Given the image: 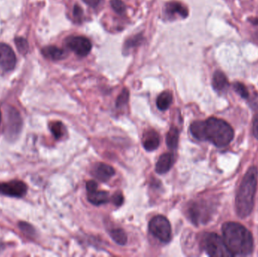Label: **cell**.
Masks as SVG:
<instances>
[{
    "label": "cell",
    "mask_w": 258,
    "mask_h": 257,
    "mask_svg": "<svg viewBox=\"0 0 258 257\" xmlns=\"http://www.w3.org/2000/svg\"><path fill=\"white\" fill-rule=\"evenodd\" d=\"M189 130L197 140H208L218 147H224L230 144L234 136L232 127L225 121L218 118L196 121L191 124Z\"/></svg>",
    "instance_id": "obj_1"
},
{
    "label": "cell",
    "mask_w": 258,
    "mask_h": 257,
    "mask_svg": "<svg viewBox=\"0 0 258 257\" xmlns=\"http://www.w3.org/2000/svg\"><path fill=\"white\" fill-rule=\"evenodd\" d=\"M222 232L223 239L233 256H247L252 253L254 240L245 226L228 222L223 225Z\"/></svg>",
    "instance_id": "obj_2"
},
{
    "label": "cell",
    "mask_w": 258,
    "mask_h": 257,
    "mask_svg": "<svg viewBox=\"0 0 258 257\" xmlns=\"http://www.w3.org/2000/svg\"><path fill=\"white\" fill-rule=\"evenodd\" d=\"M257 184V169L253 166L247 170L236 195V212L241 218L248 217L252 212Z\"/></svg>",
    "instance_id": "obj_3"
},
{
    "label": "cell",
    "mask_w": 258,
    "mask_h": 257,
    "mask_svg": "<svg viewBox=\"0 0 258 257\" xmlns=\"http://www.w3.org/2000/svg\"><path fill=\"white\" fill-rule=\"evenodd\" d=\"M203 249L209 256L212 257L233 256L231 252L227 248L224 239L217 234L208 233L204 235L203 239Z\"/></svg>",
    "instance_id": "obj_4"
},
{
    "label": "cell",
    "mask_w": 258,
    "mask_h": 257,
    "mask_svg": "<svg viewBox=\"0 0 258 257\" xmlns=\"http://www.w3.org/2000/svg\"><path fill=\"white\" fill-rule=\"evenodd\" d=\"M150 233L163 243H168L171 239V226L168 219L164 216L153 217L149 223Z\"/></svg>",
    "instance_id": "obj_5"
},
{
    "label": "cell",
    "mask_w": 258,
    "mask_h": 257,
    "mask_svg": "<svg viewBox=\"0 0 258 257\" xmlns=\"http://www.w3.org/2000/svg\"><path fill=\"white\" fill-rule=\"evenodd\" d=\"M23 121L18 110L14 107H9L6 111L5 134L9 140H14L19 136L22 129Z\"/></svg>",
    "instance_id": "obj_6"
},
{
    "label": "cell",
    "mask_w": 258,
    "mask_h": 257,
    "mask_svg": "<svg viewBox=\"0 0 258 257\" xmlns=\"http://www.w3.org/2000/svg\"><path fill=\"white\" fill-rule=\"evenodd\" d=\"M66 45L71 51L80 57H86L90 53L92 45L85 36H70L66 39Z\"/></svg>",
    "instance_id": "obj_7"
},
{
    "label": "cell",
    "mask_w": 258,
    "mask_h": 257,
    "mask_svg": "<svg viewBox=\"0 0 258 257\" xmlns=\"http://www.w3.org/2000/svg\"><path fill=\"white\" fill-rule=\"evenodd\" d=\"M27 187L21 181H12L0 184V195L9 197L22 198L27 194Z\"/></svg>",
    "instance_id": "obj_8"
},
{
    "label": "cell",
    "mask_w": 258,
    "mask_h": 257,
    "mask_svg": "<svg viewBox=\"0 0 258 257\" xmlns=\"http://www.w3.org/2000/svg\"><path fill=\"white\" fill-rule=\"evenodd\" d=\"M16 56L12 48L5 43H0V69L11 71L16 65Z\"/></svg>",
    "instance_id": "obj_9"
},
{
    "label": "cell",
    "mask_w": 258,
    "mask_h": 257,
    "mask_svg": "<svg viewBox=\"0 0 258 257\" xmlns=\"http://www.w3.org/2000/svg\"><path fill=\"white\" fill-rule=\"evenodd\" d=\"M143 146L146 150L151 152L156 150L160 144L159 134L155 131H147L144 133L142 139Z\"/></svg>",
    "instance_id": "obj_10"
},
{
    "label": "cell",
    "mask_w": 258,
    "mask_h": 257,
    "mask_svg": "<svg viewBox=\"0 0 258 257\" xmlns=\"http://www.w3.org/2000/svg\"><path fill=\"white\" fill-rule=\"evenodd\" d=\"M174 163V155L172 153L167 152L162 154L159 157L156 164V172L159 175H163L169 172Z\"/></svg>",
    "instance_id": "obj_11"
},
{
    "label": "cell",
    "mask_w": 258,
    "mask_h": 257,
    "mask_svg": "<svg viewBox=\"0 0 258 257\" xmlns=\"http://www.w3.org/2000/svg\"><path fill=\"white\" fill-rule=\"evenodd\" d=\"M94 175L102 182H107L115 175V170L113 167L104 163H99L95 167Z\"/></svg>",
    "instance_id": "obj_12"
},
{
    "label": "cell",
    "mask_w": 258,
    "mask_h": 257,
    "mask_svg": "<svg viewBox=\"0 0 258 257\" xmlns=\"http://www.w3.org/2000/svg\"><path fill=\"white\" fill-rule=\"evenodd\" d=\"M165 12H166L167 15H169L170 17L178 15L179 16L183 18H186L188 16V14H189L186 6H183L178 2L175 1L167 3L166 6H165Z\"/></svg>",
    "instance_id": "obj_13"
},
{
    "label": "cell",
    "mask_w": 258,
    "mask_h": 257,
    "mask_svg": "<svg viewBox=\"0 0 258 257\" xmlns=\"http://www.w3.org/2000/svg\"><path fill=\"white\" fill-rule=\"evenodd\" d=\"M42 53L44 57L49 60H60L65 58L67 54L66 51L62 48L54 46V45H49V46L44 47L42 49Z\"/></svg>",
    "instance_id": "obj_14"
},
{
    "label": "cell",
    "mask_w": 258,
    "mask_h": 257,
    "mask_svg": "<svg viewBox=\"0 0 258 257\" xmlns=\"http://www.w3.org/2000/svg\"><path fill=\"white\" fill-rule=\"evenodd\" d=\"M88 200L95 205H101L107 203L110 201V194L106 191L89 192L88 193Z\"/></svg>",
    "instance_id": "obj_15"
},
{
    "label": "cell",
    "mask_w": 258,
    "mask_h": 257,
    "mask_svg": "<svg viewBox=\"0 0 258 257\" xmlns=\"http://www.w3.org/2000/svg\"><path fill=\"white\" fill-rule=\"evenodd\" d=\"M228 85V81L225 74L221 71H216L214 74L212 79V86L217 92L224 90Z\"/></svg>",
    "instance_id": "obj_16"
},
{
    "label": "cell",
    "mask_w": 258,
    "mask_h": 257,
    "mask_svg": "<svg viewBox=\"0 0 258 257\" xmlns=\"http://www.w3.org/2000/svg\"><path fill=\"white\" fill-rule=\"evenodd\" d=\"M172 94L170 92H164L158 97L156 100V105L161 111H165L169 108L170 106L172 104Z\"/></svg>",
    "instance_id": "obj_17"
},
{
    "label": "cell",
    "mask_w": 258,
    "mask_h": 257,
    "mask_svg": "<svg viewBox=\"0 0 258 257\" xmlns=\"http://www.w3.org/2000/svg\"><path fill=\"white\" fill-rule=\"evenodd\" d=\"M179 131L177 127L171 126L166 135L167 146L170 149H175L178 146Z\"/></svg>",
    "instance_id": "obj_18"
},
{
    "label": "cell",
    "mask_w": 258,
    "mask_h": 257,
    "mask_svg": "<svg viewBox=\"0 0 258 257\" xmlns=\"http://www.w3.org/2000/svg\"><path fill=\"white\" fill-rule=\"evenodd\" d=\"M110 236L119 245H125L128 241V236L125 231L121 229H113L110 232Z\"/></svg>",
    "instance_id": "obj_19"
},
{
    "label": "cell",
    "mask_w": 258,
    "mask_h": 257,
    "mask_svg": "<svg viewBox=\"0 0 258 257\" xmlns=\"http://www.w3.org/2000/svg\"><path fill=\"white\" fill-rule=\"evenodd\" d=\"M15 43L20 54H22V55H26L28 53L29 44L27 39L23 37H16L15 39Z\"/></svg>",
    "instance_id": "obj_20"
},
{
    "label": "cell",
    "mask_w": 258,
    "mask_h": 257,
    "mask_svg": "<svg viewBox=\"0 0 258 257\" xmlns=\"http://www.w3.org/2000/svg\"><path fill=\"white\" fill-rule=\"evenodd\" d=\"M110 6L118 15H123L126 12V6L122 0H110Z\"/></svg>",
    "instance_id": "obj_21"
},
{
    "label": "cell",
    "mask_w": 258,
    "mask_h": 257,
    "mask_svg": "<svg viewBox=\"0 0 258 257\" xmlns=\"http://www.w3.org/2000/svg\"><path fill=\"white\" fill-rule=\"evenodd\" d=\"M50 129L56 139H60L63 135V125L61 122H52L50 125Z\"/></svg>",
    "instance_id": "obj_22"
},
{
    "label": "cell",
    "mask_w": 258,
    "mask_h": 257,
    "mask_svg": "<svg viewBox=\"0 0 258 257\" xmlns=\"http://www.w3.org/2000/svg\"><path fill=\"white\" fill-rule=\"evenodd\" d=\"M142 39L143 37L141 35H138V36L130 38V39H128V40L125 42L124 49L129 50L131 49V48L138 46V45L142 42Z\"/></svg>",
    "instance_id": "obj_23"
},
{
    "label": "cell",
    "mask_w": 258,
    "mask_h": 257,
    "mask_svg": "<svg viewBox=\"0 0 258 257\" xmlns=\"http://www.w3.org/2000/svg\"><path fill=\"white\" fill-rule=\"evenodd\" d=\"M129 92L128 89H124L121 92L120 95L116 100V105L117 107H121L126 104L128 102Z\"/></svg>",
    "instance_id": "obj_24"
},
{
    "label": "cell",
    "mask_w": 258,
    "mask_h": 257,
    "mask_svg": "<svg viewBox=\"0 0 258 257\" xmlns=\"http://www.w3.org/2000/svg\"><path fill=\"white\" fill-rule=\"evenodd\" d=\"M233 89L236 91V93L239 94L242 98H248L249 96L248 89H246L245 85L242 83L236 82L233 84Z\"/></svg>",
    "instance_id": "obj_25"
},
{
    "label": "cell",
    "mask_w": 258,
    "mask_h": 257,
    "mask_svg": "<svg viewBox=\"0 0 258 257\" xmlns=\"http://www.w3.org/2000/svg\"><path fill=\"white\" fill-rule=\"evenodd\" d=\"M19 227L23 232H24L25 234H27V235H32L34 233V229H33V228L32 227L30 224H28V223H24V222L20 223Z\"/></svg>",
    "instance_id": "obj_26"
},
{
    "label": "cell",
    "mask_w": 258,
    "mask_h": 257,
    "mask_svg": "<svg viewBox=\"0 0 258 257\" xmlns=\"http://www.w3.org/2000/svg\"><path fill=\"white\" fill-rule=\"evenodd\" d=\"M112 202L116 206H120L124 202V197L122 193H116L112 196Z\"/></svg>",
    "instance_id": "obj_27"
},
{
    "label": "cell",
    "mask_w": 258,
    "mask_h": 257,
    "mask_svg": "<svg viewBox=\"0 0 258 257\" xmlns=\"http://www.w3.org/2000/svg\"><path fill=\"white\" fill-rule=\"evenodd\" d=\"M74 15L77 20H81L83 15V9L79 5H75L74 8Z\"/></svg>",
    "instance_id": "obj_28"
},
{
    "label": "cell",
    "mask_w": 258,
    "mask_h": 257,
    "mask_svg": "<svg viewBox=\"0 0 258 257\" xmlns=\"http://www.w3.org/2000/svg\"><path fill=\"white\" fill-rule=\"evenodd\" d=\"M86 190L88 193L98 190V184L94 181H88L86 184Z\"/></svg>",
    "instance_id": "obj_29"
},
{
    "label": "cell",
    "mask_w": 258,
    "mask_h": 257,
    "mask_svg": "<svg viewBox=\"0 0 258 257\" xmlns=\"http://www.w3.org/2000/svg\"><path fill=\"white\" fill-rule=\"evenodd\" d=\"M253 132L258 140V113L254 117V122H253Z\"/></svg>",
    "instance_id": "obj_30"
},
{
    "label": "cell",
    "mask_w": 258,
    "mask_h": 257,
    "mask_svg": "<svg viewBox=\"0 0 258 257\" xmlns=\"http://www.w3.org/2000/svg\"><path fill=\"white\" fill-rule=\"evenodd\" d=\"M85 3L92 8H96L97 6H99L101 3V0H83Z\"/></svg>",
    "instance_id": "obj_31"
},
{
    "label": "cell",
    "mask_w": 258,
    "mask_h": 257,
    "mask_svg": "<svg viewBox=\"0 0 258 257\" xmlns=\"http://www.w3.org/2000/svg\"><path fill=\"white\" fill-rule=\"evenodd\" d=\"M250 21L254 25H258V18H253V19L250 20Z\"/></svg>",
    "instance_id": "obj_32"
},
{
    "label": "cell",
    "mask_w": 258,
    "mask_h": 257,
    "mask_svg": "<svg viewBox=\"0 0 258 257\" xmlns=\"http://www.w3.org/2000/svg\"><path fill=\"white\" fill-rule=\"evenodd\" d=\"M1 122H2V114H1V112H0V124H1Z\"/></svg>",
    "instance_id": "obj_33"
}]
</instances>
